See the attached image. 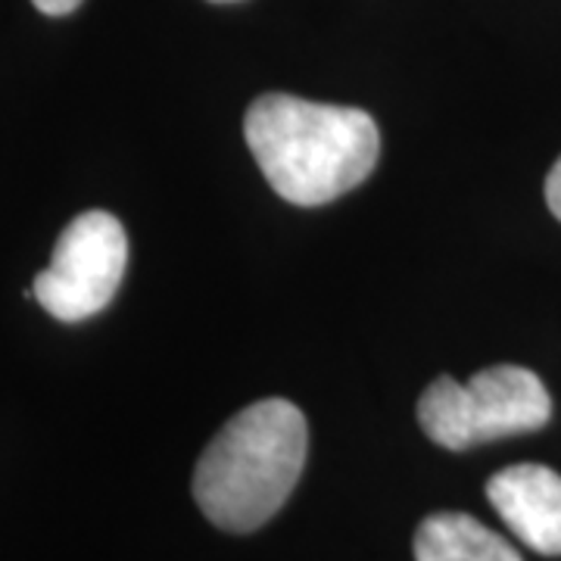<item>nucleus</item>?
<instances>
[{
	"instance_id": "5",
	"label": "nucleus",
	"mask_w": 561,
	"mask_h": 561,
	"mask_svg": "<svg viewBox=\"0 0 561 561\" xmlns=\"http://www.w3.org/2000/svg\"><path fill=\"white\" fill-rule=\"evenodd\" d=\"M486 500L496 508L502 524L518 537V540L556 559L561 556V474L524 461L502 468L486 481Z\"/></svg>"
},
{
	"instance_id": "1",
	"label": "nucleus",
	"mask_w": 561,
	"mask_h": 561,
	"mask_svg": "<svg viewBox=\"0 0 561 561\" xmlns=\"http://www.w3.org/2000/svg\"><path fill=\"white\" fill-rule=\"evenodd\" d=\"M243 138L272 191L294 206H324L359 187L378 165L381 131L359 106L262 94Z\"/></svg>"
},
{
	"instance_id": "3",
	"label": "nucleus",
	"mask_w": 561,
	"mask_h": 561,
	"mask_svg": "<svg viewBox=\"0 0 561 561\" xmlns=\"http://www.w3.org/2000/svg\"><path fill=\"white\" fill-rule=\"evenodd\" d=\"M549 419V390L522 365H493L465 383L440 375L419 400L421 431L453 453L540 431Z\"/></svg>"
},
{
	"instance_id": "6",
	"label": "nucleus",
	"mask_w": 561,
	"mask_h": 561,
	"mask_svg": "<svg viewBox=\"0 0 561 561\" xmlns=\"http://www.w3.org/2000/svg\"><path fill=\"white\" fill-rule=\"evenodd\" d=\"M415 561H524L512 542L465 512H437L415 530Z\"/></svg>"
},
{
	"instance_id": "2",
	"label": "nucleus",
	"mask_w": 561,
	"mask_h": 561,
	"mask_svg": "<svg viewBox=\"0 0 561 561\" xmlns=\"http://www.w3.org/2000/svg\"><path fill=\"white\" fill-rule=\"evenodd\" d=\"M309 427L287 400L241 409L203 449L194 468V500L209 522L250 534L290 500L306 468Z\"/></svg>"
},
{
	"instance_id": "8",
	"label": "nucleus",
	"mask_w": 561,
	"mask_h": 561,
	"mask_svg": "<svg viewBox=\"0 0 561 561\" xmlns=\"http://www.w3.org/2000/svg\"><path fill=\"white\" fill-rule=\"evenodd\" d=\"M35 7H38L41 13H47V16H69L72 10H79L81 0H32Z\"/></svg>"
},
{
	"instance_id": "4",
	"label": "nucleus",
	"mask_w": 561,
	"mask_h": 561,
	"mask_svg": "<svg viewBox=\"0 0 561 561\" xmlns=\"http://www.w3.org/2000/svg\"><path fill=\"white\" fill-rule=\"evenodd\" d=\"M128 265V238L113 213L91 209L66 225L50 265L32 280V297L60 321L103 312Z\"/></svg>"
},
{
	"instance_id": "9",
	"label": "nucleus",
	"mask_w": 561,
	"mask_h": 561,
	"mask_svg": "<svg viewBox=\"0 0 561 561\" xmlns=\"http://www.w3.org/2000/svg\"><path fill=\"white\" fill-rule=\"evenodd\" d=\"M209 3H234V0H209Z\"/></svg>"
},
{
	"instance_id": "7",
	"label": "nucleus",
	"mask_w": 561,
	"mask_h": 561,
	"mask_svg": "<svg viewBox=\"0 0 561 561\" xmlns=\"http://www.w3.org/2000/svg\"><path fill=\"white\" fill-rule=\"evenodd\" d=\"M546 203H549L552 216L561 221V157L549 169V175H546Z\"/></svg>"
}]
</instances>
